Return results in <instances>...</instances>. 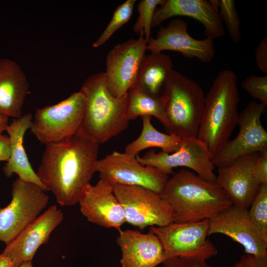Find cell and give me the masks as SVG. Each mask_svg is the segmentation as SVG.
I'll list each match as a JSON object with an SVG mask.
<instances>
[{"instance_id": "3957f363", "label": "cell", "mask_w": 267, "mask_h": 267, "mask_svg": "<svg viewBox=\"0 0 267 267\" xmlns=\"http://www.w3.org/2000/svg\"><path fill=\"white\" fill-rule=\"evenodd\" d=\"M237 77L229 69L220 72L205 99L197 138L207 146L212 160L229 141L238 125Z\"/></svg>"}, {"instance_id": "9a60e30c", "label": "cell", "mask_w": 267, "mask_h": 267, "mask_svg": "<svg viewBox=\"0 0 267 267\" xmlns=\"http://www.w3.org/2000/svg\"><path fill=\"white\" fill-rule=\"evenodd\" d=\"M147 47L151 53L178 51L187 58H196L203 63L211 62L215 53L214 40L209 37L194 39L187 32L186 22L181 18H175L167 26H160L156 37H151L147 42Z\"/></svg>"}, {"instance_id": "4316f807", "label": "cell", "mask_w": 267, "mask_h": 267, "mask_svg": "<svg viewBox=\"0 0 267 267\" xmlns=\"http://www.w3.org/2000/svg\"><path fill=\"white\" fill-rule=\"evenodd\" d=\"M165 0H141L137 5L138 18L134 24L133 31L137 34L145 35L147 42L151 37L152 18L157 5H161Z\"/></svg>"}, {"instance_id": "d4e9b609", "label": "cell", "mask_w": 267, "mask_h": 267, "mask_svg": "<svg viewBox=\"0 0 267 267\" xmlns=\"http://www.w3.org/2000/svg\"><path fill=\"white\" fill-rule=\"evenodd\" d=\"M126 115L129 121L139 116H154L162 123L167 132L169 129V123L161 95L154 97L135 89H131L128 91Z\"/></svg>"}, {"instance_id": "836d02e7", "label": "cell", "mask_w": 267, "mask_h": 267, "mask_svg": "<svg viewBox=\"0 0 267 267\" xmlns=\"http://www.w3.org/2000/svg\"><path fill=\"white\" fill-rule=\"evenodd\" d=\"M255 59L259 70L267 73V38L264 37L258 45L255 51Z\"/></svg>"}, {"instance_id": "4fadbf2b", "label": "cell", "mask_w": 267, "mask_h": 267, "mask_svg": "<svg viewBox=\"0 0 267 267\" xmlns=\"http://www.w3.org/2000/svg\"><path fill=\"white\" fill-rule=\"evenodd\" d=\"M136 159L141 164L155 167L168 175L174 173V168L184 167L193 170L206 180H216L215 167L208 148L197 137L182 139L180 148L175 152H156L151 149L142 157L137 154Z\"/></svg>"}, {"instance_id": "8d00e7d4", "label": "cell", "mask_w": 267, "mask_h": 267, "mask_svg": "<svg viewBox=\"0 0 267 267\" xmlns=\"http://www.w3.org/2000/svg\"><path fill=\"white\" fill-rule=\"evenodd\" d=\"M8 118L7 117L0 114V134L6 131L9 125Z\"/></svg>"}, {"instance_id": "f1b7e54d", "label": "cell", "mask_w": 267, "mask_h": 267, "mask_svg": "<svg viewBox=\"0 0 267 267\" xmlns=\"http://www.w3.org/2000/svg\"><path fill=\"white\" fill-rule=\"evenodd\" d=\"M219 13L231 39L238 44L241 39L240 22L233 0H219Z\"/></svg>"}, {"instance_id": "30bf717a", "label": "cell", "mask_w": 267, "mask_h": 267, "mask_svg": "<svg viewBox=\"0 0 267 267\" xmlns=\"http://www.w3.org/2000/svg\"><path fill=\"white\" fill-rule=\"evenodd\" d=\"M96 172L99 173L100 179L112 185L142 186L159 194L169 178L168 175L159 169L141 164L136 156L118 151L98 160Z\"/></svg>"}, {"instance_id": "7402d4cb", "label": "cell", "mask_w": 267, "mask_h": 267, "mask_svg": "<svg viewBox=\"0 0 267 267\" xmlns=\"http://www.w3.org/2000/svg\"><path fill=\"white\" fill-rule=\"evenodd\" d=\"M32 121V114L28 113L18 118H13L7 126L5 131L8 134L11 151L10 157L3 167V172L8 178L16 174L21 179L37 184L46 191V188L32 168L23 145L24 135L30 129Z\"/></svg>"}, {"instance_id": "e575fe53", "label": "cell", "mask_w": 267, "mask_h": 267, "mask_svg": "<svg viewBox=\"0 0 267 267\" xmlns=\"http://www.w3.org/2000/svg\"><path fill=\"white\" fill-rule=\"evenodd\" d=\"M10 144L8 136L0 134V161H7L10 155Z\"/></svg>"}, {"instance_id": "484cf974", "label": "cell", "mask_w": 267, "mask_h": 267, "mask_svg": "<svg viewBox=\"0 0 267 267\" xmlns=\"http://www.w3.org/2000/svg\"><path fill=\"white\" fill-rule=\"evenodd\" d=\"M135 2V0H127L116 8L107 27L93 43V47L103 44L116 30L128 21L132 15Z\"/></svg>"}, {"instance_id": "8992f818", "label": "cell", "mask_w": 267, "mask_h": 267, "mask_svg": "<svg viewBox=\"0 0 267 267\" xmlns=\"http://www.w3.org/2000/svg\"><path fill=\"white\" fill-rule=\"evenodd\" d=\"M86 106V98L79 91L57 104L38 108L31 132L45 145L70 138L78 133Z\"/></svg>"}, {"instance_id": "277c9868", "label": "cell", "mask_w": 267, "mask_h": 267, "mask_svg": "<svg viewBox=\"0 0 267 267\" xmlns=\"http://www.w3.org/2000/svg\"><path fill=\"white\" fill-rule=\"evenodd\" d=\"M80 91L86 98V106L78 133L101 144L128 128V93L120 98L114 97L107 88L104 72L89 77Z\"/></svg>"}, {"instance_id": "d6a6232c", "label": "cell", "mask_w": 267, "mask_h": 267, "mask_svg": "<svg viewBox=\"0 0 267 267\" xmlns=\"http://www.w3.org/2000/svg\"><path fill=\"white\" fill-rule=\"evenodd\" d=\"M231 267H267V257H258L245 253Z\"/></svg>"}, {"instance_id": "52a82bcc", "label": "cell", "mask_w": 267, "mask_h": 267, "mask_svg": "<svg viewBox=\"0 0 267 267\" xmlns=\"http://www.w3.org/2000/svg\"><path fill=\"white\" fill-rule=\"evenodd\" d=\"M11 194L10 203L0 208V241L6 245L40 215L49 200L41 186L19 178L12 184Z\"/></svg>"}, {"instance_id": "ba28073f", "label": "cell", "mask_w": 267, "mask_h": 267, "mask_svg": "<svg viewBox=\"0 0 267 267\" xmlns=\"http://www.w3.org/2000/svg\"><path fill=\"white\" fill-rule=\"evenodd\" d=\"M209 220H204L152 226L149 231L160 239L166 260L182 257L206 260L218 254L215 246L207 238Z\"/></svg>"}, {"instance_id": "ffe728a7", "label": "cell", "mask_w": 267, "mask_h": 267, "mask_svg": "<svg viewBox=\"0 0 267 267\" xmlns=\"http://www.w3.org/2000/svg\"><path fill=\"white\" fill-rule=\"evenodd\" d=\"M116 242L121 251V267H157L166 260L160 239L150 231L121 229Z\"/></svg>"}, {"instance_id": "83f0119b", "label": "cell", "mask_w": 267, "mask_h": 267, "mask_svg": "<svg viewBox=\"0 0 267 267\" xmlns=\"http://www.w3.org/2000/svg\"><path fill=\"white\" fill-rule=\"evenodd\" d=\"M249 208L248 210L251 220L267 238V184L261 185Z\"/></svg>"}, {"instance_id": "74e56055", "label": "cell", "mask_w": 267, "mask_h": 267, "mask_svg": "<svg viewBox=\"0 0 267 267\" xmlns=\"http://www.w3.org/2000/svg\"><path fill=\"white\" fill-rule=\"evenodd\" d=\"M18 267H33L32 261H27L21 263Z\"/></svg>"}, {"instance_id": "1f68e13d", "label": "cell", "mask_w": 267, "mask_h": 267, "mask_svg": "<svg viewBox=\"0 0 267 267\" xmlns=\"http://www.w3.org/2000/svg\"><path fill=\"white\" fill-rule=\"evenodd\" d=\"M253 174L260 185L267 184V151L259 153L254 167Z\"/></svg>"}, {"instance_id": "603a6c76", "label": "cell", "mask_w": 267, "mask_h": 267, "mask_svg": "<svg viewBox=\"0 0 267 267\" xmlns=\"http://www.w3.org/2000/svg\"><path fill=\"white\" fill-rule=\"evenodd\" d=\"M172 67V58L168 54L155 52L145 55L133 88L152 96H160Z\"/></svg>"}, {"instance_id": "4dcf8cb0", "label": "cell", "mask_w": 267, "mask_h": 267, "mask_svg": "<svg viewBox=\"0 0 267 267\" xmlns=\"http://www.w3.org/2000/svg\"><path fill=\"white\" fill-rule=\"evenodd\" d=\"M205 259L197 258L173 257L167 259L163 267H211Z\"/></svg>"}, {"instance_id": "f546056e", "label": "cell", "mask_w": 267, "mask_h": 267, "mask_svg": "<svg viewBox=\"0 0 267 267\" xmlns=\"http://www.w3.org/2000/svg\"><path fill=\"white\" fill-rule=\"evenodd\" d=\"M244 89L260 103L267 105V76H258L252 74L242 82Z\"/></svg>"}, {"instance_id": "7a4b0ae2", "label": "cell", "mask_w": 267, "mask_h": 267, "mask_svg": "<svg viewBox=\"0 0 267 267\" xmlns=\"http://www.w3.org/2000/svg\"><path fill=\"white\" fill-rule=\"evenodd\" d=\"M160 195L171 208L175 222L210 220L232 205L216 182L186 169L174 173Z\"/></svg>"}, {"instance_id": "e0dca14e", "label": "cell", "mask_w": 267, "mask_h": 267, "mask_svg": "<svg viewBox=\"0 0 267 267\" xmlns=\"http://www.w3.org/2000/svg\"><path fill=\"white\" fill-rule=\"evenodd\" d=\"M259 153L242 156L229 165L218 168L216 182L225 192L231 204L249 209L261 186L253 169Z\"/></svg>"}, {"instance_id": "5b68a950", "label": "cell", "mask_w": 267, "mask_h": 267, "mask_svg": "<svg viewBox=\"0 0 267 267\" xmlns=\"http://www.w3.org/2000/svg\"><path fill=\"white\" fill-rule=\"evenodd\" d=\"M161 95L170 125L168 133L182 139L197 138L205 99L199 85L173 69Z\"/></svg>"}, {"instance_id": "9c48e42d", "label": "cell", "mask_w": 267, "mask_h": 267, "mask_svg": "<svg viewBox=\"0 0 267 267\" xmlns=\"http://www.w3.org/2000/svg\"><path fill=\"white\" fill-rule=\"evenodd\" d=\"M112 186L123 207L126 222L140 229L174 222L171 208L160 194L142 186Z\"/></svg>"}, {"instance_id": "5bb4252c", "label": "cell", "mask_w": 267, "mask_h": 267, "mask_svg": "<svg viewBox=\"0 0 267 267\" xmlns=\"http://www.w3.org/2000/svg\"><path fill=\"white\" fill-rule=\"evenodd\" d=\"M221 233L242 245L246 254L267 257V238L251 220L248 209L234 205L209 220L208 235Z\"/></svg>"}, {"instance_id": "d6986e66", "label": "cell", "mask_w": 267, "mask_h": 267, "mask_svg": "<svg viewBox=\"0 0 267 267\" xmlns=\"http://www.w3.org/2000/svg\"><path fill=\"white\" fill-rule=\"evenodd\" d=\"M156 9L152 21V28L163 21L177 16H188L203 24L206 37L213 40L224 36L225 29L219 11L207 0H165Z\"/></svg>"}, {"instance_id": "cb8c5ba5", "label": "cell", "mask_w": 267, "mask_h": 267, "mask_svg": "<svg viewBox=\"0 0 267 267\" xmlns=\"http://www.w3.org/2000/svg\"><path fill=\"white\" fill-rule=\"evenodd\" d=\"M142 129L139 136L129 143L125 152L136 156L138 153L148 148L158 147L162 151L172 153L180 148L182 139L174 134H165L158 131L151 123V116L141 117Z\"/></svg>"}, {"instance_id": "2e32d148", "label": "cell", "mask_w": 267, "mask_h": 267, "mask_svg": "<svg viewBox=\"0 0 267 267\" xmlns=\"http://www.w3.org/2000/svg\"><path fill=\"white\" fill-rule=\"evenodd\" d=\"M63 218L61 210L56 205L51 206L6 244L2 253L11 259L14 267L32 261L38 248L48 241L51 232Z\"/></svg>"}, {"instance_id": "ac0fdd59", "label": "cell", "mask_w": 267, "mask_h": 267, "mask_svg": "<svg viewBox=\"0 0 267 267\" xmlns=\"http://www.w3.org/2000/svg\"><path fill=\"white\" fill-rule=\"evenodd\" d=\"M80 211L88 221L107 228L121 230L126 222L123 207L113 186L99 179L95 185L86 187L79 202Z\"/></svg>"}, {"instance_id": "44dd1931", "label": "cell", "mask_w": 267, "mask_h": 267, "mask_svg": "<svg viewBox=\"0 0 267 267\" xmlns=\"http://www.w3.org/2000/svg\"><path fill=\"white\" fill-rule=\"evenodd\" d=\"M30 93L29 84L24 72L15 61L0 58V114L18 118Z\"/></svg>"}, {"instance_id": "8fae6325", "label": "cell", "mask_w": 267, "mask_h": 267, "mask_svg": "<svg viewBox=\"0 0 267 267\" xmlns=\"http://www.w3.org/2000/svg\"><path fill=\"white\" fill-rule=\"evenodd\" d=\"M143 35L116 45L107 55L104 75L107 88L115 97L126 95L135 84L147 50Z\"/></svg>"}, {"instance_id": "7c38bea8", "label": "cell", "mask_w": 267, "mask_h": 267, "mask_svg": "<svg viewBox=\"0 0 267 267\" xmlns=\"http://www.w3.org/2000/svg\"><path fill=\"white\" fill-rule=\"evenodd\" d=\"M266 107L251 102L239 114V133L212 160L215 167L226 166L242 156L267 151V132L261 120Z\"/></svg>"}, {"instance_id": "6da1fadb", "label": "cell", "mask_w": 267, "mask_h": 267, "mask_svg": "<svg viewBox=\"0 0 267 267\" xmlns=\"http://www.w3.org/2000/svg\"><path fill=\"white\" fill-rule=\"evenodd\" d=\"M100 144L79 133L45 145L36 173L61 206L79 202L96 172Z\"/></svg>"}, {"instance_id": "d590c367", "label": "cell", "mask_w": 267, "mask_h": 267, "mask_svg": "<svg viewBox=\"0 0 267 267\" xmlns=\"http://www.w3.org/2000/svg\"><path fill=\"white\" fill-rule=\"evenodd\" d=\"M0 267H14L11 259L2 253L0 254Z\"/></svg>"}]
</instances>
